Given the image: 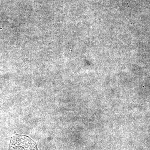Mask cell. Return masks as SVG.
<instances>
[{"label": "cell", "instance_id": "1", "mask_svg": "<svg viewBox=\"0 0 150 150\" xmlns=\"http://www.w3.org/2000/svg\"><path fill=\"white\" fill-rule=\"evenodd\" d=\"M8 150H38L37 145L29 137L15 134L11 137Z\"/></svg>", "mask_w": 150, "mask_h": 150}]
</instances>
